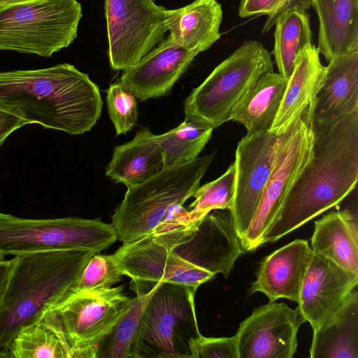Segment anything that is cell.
<instances>
[{"instance_id": "obj_30", "label": "cell", "mask_w": 358, "mask_h": 358, "mask_svg": "<svg viewBox=\"0 0 358 358\" xmlns=\"http://www.w3.org/2000/svg\"><path fill=\"white\" fill-rule=\"evenodd\" d=\"M8 352L14 358H69V351L56 333L38 322L22 329Z\"/></svg>"}, {"instance_id": "obj_21", "label": "cell", "mask_w": 358, "mask_h": 358, "mask_svg": "<svg viewBox=\"0 0 358 358\" xmlns=\"http://www.w3.org/2000/svg\"><path fill=\"white\" fill-rule=\"evenodd\" d=\"M319 19L317 50L328 62L358 49V0H311Z\"/></svg>"}, {"instance_id": "obj_10", "label": "cell", "mask_w": 358, "mask_h": 358, "mask_svg": "<svg viewBox=\"0 0 358 358\" xmlns=\"http://www.w3.org/2000/svg\"><path fill=\"white\" fill-rule=\"evenodd\" d=\"M313 108L296 118L278 138L270 178L250 224L241 240L245 251H254L280 213L293 186L313 155Z\"/></svg>"}, {"instance_id": "obj_12", "label": "cell", "mask_w": 358, "mask_h": 358, "mask_svg": "<svg viewBox=\"0 0 358 358\" xmlns=\"http://www.w3.org/2000/svg\"><path fill=\"white\" fill-rule=\"evenodd\" d=\"M113 255L122 274L131 278L130 287L136 296L150 293L162 282L197 289L215 275L187 261L153 236L122 244Z\"/></svg>"}, {"instance_id": "obj_1", "label": "cell", "mask_w": 358, "mask_h": 358, "mask_svg": "<svg viewBox=\"0 0 358 358\" xmlns=\"http://www.w3.org/2000/svg\"><path fill=\"white\" fill-rule=\"evenodd\" d=\"M310 162L293 186L259 246L274 243L340 203L358 180V110L341 117L313 123Z\"/></svg>"}, {"instance_id": "obj_39", "label": "cell", "mask_w": 358, "mask_h": 358, "mask_svg": "<svg viewBox=\"0 0 358 358\" xmlns=\"http://www.w3.org/2000/svg\"><path fill=\"white\" fill-rule=\"evenodd\" d=\"M29 0H0V8L7 6L11 4L24 2Z\"/></svg>"}, {"instance_id": "obj_31", "label": "cell", "mask_w": 358, "mask_h": 358, "mask_svg": "<svg viewBox=\"0 0 358 358\" xmlns=\"http://www.w3.org/2000/svg\"><path fill=\"white\" fill-rule=\"evenodd\" d=\"M236 165L234 162L227 170L217 179L199 186L189 206L191 223L198 224L214 210H231L235 194Z\"/></svg>"}, {"instance_id": "obj_6", "label": "cell", "mask_w": 358, "mask_h": 358, "mask_svg": "<svg viewBox=\"0 0 358 358\" xmlns=\"http://www.w3.org/2000/svg\"><path fill=\"white\" fill-rule=\"evenodd\" d=\"M196 291L171 282L156 287L143 310L131 358H192L191 343L201 335Z\"/></svg>"}, {"instance_id": "obj_26", "label": "cell", "mask_w": 358, "mask_h": 358, "mask_svg": "<svg viewBox=\"0 0 358 358\" xmlns=\"http://www.w3.org/2000/svg\"><path fill=\"white\" fill-rule=\"evenodd\" d=\"M287 81L279 73L263 75L232 109L229 120L242 124L247 134L268 131L280 107Z\"/></svg>"}, {"instance_id": "obj_35", "label": "cell", "mask_w": 358, "mask_h": 358, "mask_svg": "<svg viewBox=\"0 0 358 358\" xmlns=\"http://www.w3.org/2000/svg\"><path fill=\"white\" fill-rule=\"evenodd\" d=\"M281 0H241L238 15L249 17L255 15H269L278 6Z\"/></svg>"}, {"instance_id": "obj_14", "label": "cell", "mask_w": 358, "mask_h": 358, "mask_svg": "<svg viewBox=\"0 0 358 358\" xmlns=\"http://www.w3.org/2000/svg\"><path fill=\"white\" fill-rule=\"evenodd\" d=\"M278 136L268 131L246 134L236 150V186L230 210L241 240L248 230L270 178Z\"/></svg>"}, {"instance_id": "obj_3", "label": "cell", "mask_w": 358, "mask_h": 358, "mask_svg": "<svg viewBox=\"0 0 358 358\" xmlns=\"http://www.w3.org/2000/svg\"><path fill=\"white\" fill-rule=\"evenodd\" d=\"M94 253L70 250L14 257L0 303V351L8 352L13 339L22 329L41 322L46 310L75 285Z\"/></svg>"}, {"instance_id": "obj_20", "label": "cell", "mask_w": 358, "mask_h": 358, "mask_svg": "<svg viewBox=\"0 0 358 358\" xmlns=\"http://www.w3.org/2000/svg\"><path fill=\"white\" fill-rule=\"evenodd\" d=\"M358 110V49L344 53L326 66L324 83L316 96L313 122L338 119Z\"/></svg>"}, {"instance_id": "obj_16", "label": "cell", "mask_w": 358, "mask_h": 358, "mask_svg": "<svg viewBox=\"0 0 358 358\" xmlns=\"http://www.w3.org/2000/svg\"><path fill=\"white\" fill-rule=\"evenodd\" d=\"M357 283L358 275L324 257L313 254L298 301V308L313 331L342 307Z\"/></svg>"}, {"instance_id": "obj_4", "label": "cell", "mask_w": 358, "mask_h": 358, "mask_svg": "<svg viewBox=\"0 0 358 358\" xmlns=\"http://www.w3.org/2000/svg\"><path fill=\"white\" fill-rule=\"evenodd\" d=\"M213 159L214 154L197 157L127 187L111 217L117 239L127 244L152 236L171 206L192 197Z\"/></svg>"}, {"instance_id": "obj_36", "label": "cell", "mask_w": 358, "mask_h": 358, "mask_svg": "<svg viewBox=\"0 0 358 358\" xmlns=\"http://www.w3.org/2000/svg\"><path fill=\"white\" fill-rule=\"evenodd\" d=\"M310 6L311 0H281L277 8L268 15L263 27L262 34L268 31L285 13L294 10L306 11Z\"/></svg>"}, {"instance_id": "obj_17", "label": "cell", "mask_w": 358, "mask_h": 358, "mask_svg": "<svg viewBox=\"0 0 358 358\" xmlns=\"http://www.w3.org/2000/svg\"><path fill=\"white\" fill-rule=\"evenodd\" d=\"M198 54L169 36L134 66L123 71L120 81L141 101L164 96Z\"/></svg>"}, {"instance_id": "obj_19", "label": "cell", "mask_w": 358, "mask_h": 358, "mask_svg": "<svg viewBox=\"0 0 358 358\" xmlns=\"http://www.w3.org/2000/svg\"><path fill=\"white\" fill-rule=\"evenodd\" d=\"M325 75L326 66L320 62L317 47L313 43L306 45L296 59L270 132L279 136L305 110L315 106Z\"/></svg>"}, {"instance_id": "obj_24", "label": "cell", "mask_w": 358, "mask_h": 358, "mask_svg": "<svg viewBox=\"0 0 358 358\" xmlns=\"http://www.w3.org/2000/svg\"><path fill=\"white\" fill-rule=\"evenodd\" d=\"M311 249L358 275V228L353 214L347 209L334 210L315 221Z\"/></svg>"}, {"instance_id": "obj_2", "label": "cell", "mask_w": 358, "mask_h": 358, "mask_svg": "<svg viewBox=\"0 0 358 358\" xmlns=\"http://www.w3.org/2000/svg\"><path fill=\"white\" fill-rule=\"evenodd\" d=\"M102 106L98 86L67 63L0 72V110L27 124L81 134L94 126Z\"/></svg>"}, {"instance_id": "obj_13", "label": "cell", "mask_w": 358, "mask_h": 358, "mask_svg": "<svg viewBox=\"0 0 358 358\" xmlns=\"http://www.w3.org/2000/svg\"><path fill=\"white\" fill-rule=\"evenodd\" d=\"M306 322L298 306L269 301L256 308L235 335L238 358H292L298 331Z\"/></svg>"}, {"instance_id": "obj_25", "label": "cell", "mask_w": 358, "mask_h": 358, "mask_svg": "<svg viewBox=\"0 0 358 358\" xmlns=\"http://www.w3.org/2000/svg\"><path fill=\"white\" fill-rule=\"evenodd\" d=\"M311 358H358V293L353 290L342 307L313 331Z\"/></svg>"}, {"instance_id": "obj_28", "label": "cell", "mask_w": 358, "mask_h": 358, "mask_svg": "<svg viewBox=\"0 0 358 358\" xmlns=\"http://www.w3.org/2000/svg\"><path fill=\"white\" fill-rule=\"evenodd\" d=\"M214 128L185 120L176 128L155 135L163 155L164 169L192 162L212 137Z\"/></svg>"}, {"instance_id": "obj_22", "label": "cell", "mask_w": 358, "mask_h": 358, "mask_svg": "<svg viewBox=\"0 0 358 358\" xmlns=\"http://www.w3.org/2000/svg\"><path fill=\"white\" fill-rule=\"evenodd\" d=\"M163 169V155L155 135L142 128L131 141L115 148L106 175L129 187L145 182Z\"/></svg>"}, {"instance_id": "obj_15", "label": "cell", "mask_w": 358, "mask_h": 358, "mask_svg": "<svg viewBox=\"0 0 358 358\" xmlns=\"http://www.w3.org/2000/svg\"><path fill=\"white\" fill-rule=\"evenodd\" d=\"M173 250L195 266L225 278L245 252L229 210L208 213Z\"/></svg>"}, {"instance_id": "obj_8", "label": "cell", "mask_w": 358, "mask_h": 358, "mask_svg": "<svg viewBox=\"0 0 358 358\" xmlns=\"http://www.w3.org/2000/svg\"><path fill=\"white\" fill-rule=\"evenodd\" d=\"M132 299L122 286L70 290L48 308L40 322L59 336L69 358H94L95 346L128 310Z\"/></svg>"}, {"instance_id": "obj_34", "label": "cell", "mask_w": 358, "mask_h": 358, "mask_svg": "<svg viewBox=\"0 0 358 358\" xmlns=\"http://www.w3.org/2000/svg\"><path fill=\"white\" fill-rule=\"evenodd\" d=\"M192 358H238L236 337H205L201 334L190 345Z\"/></svg>"}, {"instance_id": "obj_27", "label": "cell", "mask_w": 358, "mask_h": 358, "mask_svg": "<svg viewBox=\"0 0 358 358\" xmlns=\"http://www.w3.org/2000/svg\"><path fill=\"white\" fill-rule=\"evenodd\" d=\"M273 54L278 73L287 82L299 52L312 43L310 17L306 11L294 10L275 23Z\"/></svg>"}, {"instance_id": "obj_23", "label": "cell", "mask_w": 358, "mask_h": 358, "mask_svg": "<svg viewBox=\"0 0 358 358\" xmlns=\"http://www.w3.org/2000/svg\"><path fill=\"white\" fill-rule=\"evenodd\" d=\"M222 15L217 0H194L171 10L168 22L169 36L183 48L200 53L220 39Z\"/></svg>"}, {"instance_id": "obj_38", "label": "cell", "mask_w": 358, "mask_h": 358, "mask_svg": "<svg viewBox=\"0 0 358 358\" xmlns=\"http://www.w3.org/2000/svg\"><path fill=\"white\" fill-rule=\"evenodd\" d=\"M14 266V258L0 259V303L4 295L10 273Z\"/></svg>"}, {"instance_id": "obj_37", "label": "cell", "mask_w": 358, "mask_h": 358, "mask_svg": "<svg viewBox=\"0 0 358 358\" xmlns=\"http://www.w3.org/2000/svg\"><path fill=\"white\" fill-rule=\"evenodd\" d=\"M27 124L21 118L0 110V146L12 132Z\"/></svg>"}, {"instance_id": "obj_33", "label": "cell", "mask_w": 358, "mask_h": 358, "mask_svg": "<svg viewBox=\"0 0 358 358\" xmlns=\"http://www.w3.org/2000/svg\"><path fill=\"white\" fill-rule=\"evenodd\" d=\"M122 275L113 255L96 252L87 262L71 289L92 290L111 287L121 280Z\"/></svg>"}, {"instance_id": "obj_32", "label": "cell", "mask_w": 358, "mask_h": 358, "mask_svg": "<svg viewBox=\"0 0 358 358\" xmlns=\"http://www.w3.org/2000/svg\"><path fill=\"white\" fill-rule=\"evenodd\" d=\"M136 99L134 93L120 81L109 86L106 104L117 135L127 134L136 124L138 119Z\"/></svg>"}, {"instance_id": "obj_5", "label": "cell", "mask_w": 358, "mask_h": 358, "mask_svg": "<svg viewBox=\"0 0 358 358\" xmlns=\"http://www.w3.org/2000/svg\"><path fill=\"white\" fill-rule=\"evenodd\" d=\"M273 71L271 53L256 40L245 41L217 66L184 101L185 120L220 127L265 73Z\"/></svg>"}, {"instance_id": "obj_29", "label": "cell", "mask_w": 358, "mask_h": 358, "mask_svg": "<svg viewBox=\"0 0 358 358\" xmlns=\"http://www.w3.org/2000/svg\"><path fill=\"white\" fill-rule=\"evenodd\" d=\"M137 295L128 310L95 346L94 358H131L143 310L152 295Z\"/></svg>"}, {"instance_id": "obj_7", "label": "cell", "mask_w": 358, "mask_h": 358, "mask_svg": "<svg viewBox=\"0 0 358 358\" xmlns=\"http://www.w3.org/2000/svg\"><path fill=\"white\" fill-rule=\"evenodd\" d=\"M77 0H29L0 8V50L50 57L77 38Z\"/></svg>"}, {"instance_id": "obj_11", "label": "cell", "mask_w": 358, "mask_h": 358, "mask_svg": "<svg viewBox=\"0 0 358 358\" xmlns=\"http://www.w3.org/2000/svg\"><path fill=\"white\" fill-rule=\"evenodd\" d=\"M171 13L154 0H105L111 68L127 70L159 44Z\"/></svg>"}, {"instance_id": "obj_40", "label": "cell", "mask_w": 358, "mask_h": 358, "mask_svg": "<svg viewBox=\"0 0 358 358\" xmlns=\"http://www.w3.org/2000/svg\"><path fill=\"white\" fill-rule=\"evenodd\" d=\"M0 357H11L8 352L0 351Z\"/></svg>"}, {"instance_id": "obj_18", "label": "cell", "mask_w": 358, "mask_h": 358, "mask_svg": "<svg viewBox=\"0 0 358 358\" xmlns=\"http://www.w3.org/2000/svg\"><path fill=\"white\" fill-rule=\"evenodd\" d=\"M313 254L308 242L302 239H296L275 250L259 264L250 293H264L269 301L283 298L298 303Z\"/></svg>"}, {"instance_id": "obj_9", "label": "cell", "mask_w": 358, "mask_h": 358, "mask_svg": "<svg viewBox=\"0 0 358 358\" xmlns=\"http://www.w3.org/2000/svg\"><path fill=\"white\" fill-rule=\"evenodd\" d=\"M117 240L111 224L80 217L30 219L0 213V259L41 252L107 249Z\"/></svg>"}]
</instances>
